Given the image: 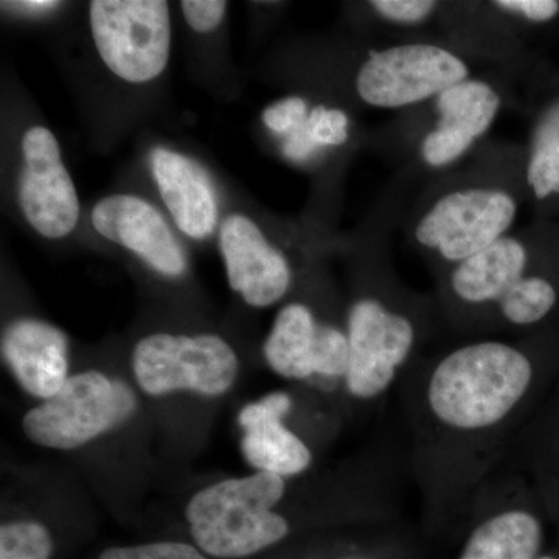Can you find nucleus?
I'll return each instance as SVG.
<instances>
[{"label": "nucleus", "instance_id": "9d476101", "mask_svg": "<svg viewBox=\"0 0 559 559\" xmlns=\"http://www.w3.org/2000/svg\"><path fill=\"white\" fill-rule=\"evenodd\" d=\"M263 353L270 369L286 380L345 384L347 326L323 318L307 301H289L275 316Z\"/></svg>", "mask_w": 559, "mask_h": 559}, {"label": "nucleus", "instance_id": "f257e3e1", "mask_svg": "<svg viewBox=\"0 0 559 559\" xmlns=\"http://www.w3.org/2000/svg\"><path fill=\"white\" fill-rule=\"evenodd\" d=\"M538 331L528 340L477 337L421 356L401 380L412 476L430 527L460 524L509 460L538 380Z\"/></svg>", "mask_w": 559, "mask_h": 559}, {"label": "nucleus", "instance_id": "aec40b11", "mask_svg": "<svg viewBox=\"0 0 559 559\" xmlns=\"http://www.w3.org/2000/svg\"><path fill=\"white\" fill-rule=\"evenodd\" d=\"M53 539L35 521L7 522L0 528V559H50Z\"/></svg>", "mask_w": 559, "mask_h": 559}, {"label": "nucleus", "instance_id": "423d86ee", "mask_svg": "<svg viewBox=\"0 0 559 559\" xmlns=\"http://www.w3.org/2000/svg\"><path fill=\"white\" fill-rule=\"evenodd\" d=\"M286 479L270 473L227 479L201 489L187 506L191 536L202 554L241 559L288 538L290 522L275 510Z\"/></svg>", "mask_w": 559, "mask_h": 559}, {"label": "nucleus", "instance_id": "f3484780", "mask_svg": "<svg viewBox=\"0 0 559 559\" xmlns=\"http://www.w3.org/2000/svg\"><path fill=\"white\" fill-rule=\"evenodd\" d=\"M68 349L64 333L43 320H16L2 337L7 366L36 399H50L69 380Z\"/></svg>", "mask_w": 559, "mask_h": 559}, {"label": "nucleus", "instance_id": "5701e85b", "mask_svg": "<svg viewBox=\"0 0 559 559\" xmlns=\"http://www.w3.org/2000/svg\"><path fill=\"white\" fill-rule=\"evenodd\" d=\"M180 9L190 28L198 33H207L218 27L223 21L227 3L223 0H183Z\"/></svg>", "mask_w": 559, "mask_h": 559}, {"label": "nucleus", "instance_id": "6ab92c4d", "mask_svg": "<svg viewBox=\"0 0 559 559\" xmlns=\"http://www.w3.org/2000/svg\"><path fill=\"white\" fill-rule=\"evenodd\" d=\"M360 20L384 39H433L441 0H370L356 5ZM436 40V39H433Z\"/></svg>", "mask_w": 559, "mask_h": 559}, {"label": "nucleus", "instance_id": "b1692460", "mask_svg": "<svg viewBox=\"0 0 559 559\" xmlns=\"http://www.w3.org/2000/svg\"><path fill=\"white\" fill-rule=\"evenodd\" d=\"M3 5L16 7V9L31 11V13H44V11L57 9L60 2H53V0H22V2H7Z\"/></svg>", "mask_w": 559, "mask_h": 559}, {"label": "nucleus", "instance_id": "dca6fc26", "mask_svg": "<svg viewBox=\"0 0 559 559\" xmlns=\"http://www.w3.org/2000/svg\"><path fill=\"white\" fill-rule=\"evenodd\" d=\"M293 407L289 393L272 392L240 412L242 455L257 473L277 474L289 479L310 468V447L285 425Z\"/></svg>", "mask_w": 559, "mask_h": 559}, {"label": "nucleus", "instance_id": "39448f33", "mask_svg": "<svg viewBox=\"0 0 559 559\" xmlns=\"http://www.w3.org/2000/svg\"><path fill=\"white\" fill-rule=\"evenodd\" d=\"M559 252V219H532L495 245L433 277L444 326L481 336L496 305Z\"/></svg>", "mask_w": 559, "mask_h": 559}, {"label": "nucleus", "instance_id": "f03ea898", "mask_svg": "<svg viewBox=\"0 0 559 559\" xmlns=\"http://www.w3.org/2000/svg\"><path fill=\"white\" fill-rule=\"evenodd\" d=\"M418 179L399 170L352 241L355 289L345 312L349 360L345 392L359 403L388 395L444 326L436 296L409 288L392 259V240Z\"/></svg>", "mask_w": 559, "mask_h": 559}, {"label": "nucleus", "instance_id": "a211bd4d", "mask_svg": "<svg viewBox=\"0 0 559 559\" xmlns=\"http://www.w3.org/2000/svg\"><path fill=\"white\" fill-rule=\"evenodd\" d=\"M151 170L179 230L194 240L209 237L218 221V202L205 173L189 157L167 148L151 153Z\"/></svg>", "mask_w": 559, "mask_h": 559}, {"label": "nucleus", "instance_id": "412c9836", "mask_svg": "<svg viewBox=\"0 0 559 559\" xmlns=\"http://www.w3.org/2000/svg\"><path fill=\"white\" fill-rule=\"evenodd\" d=\"M310 106L311 100H308L305 95H289V97L282 98V100L267 106L263 110L261 120H263L264 127L271 134L282 139L299 127L307 117Z\"/></svg>", "mask_w": 559, "mask_h": 559}, {"label": "nucleus", "instance_id": "7ed1b4c3", "mask_svg": "<svg viewBox=\"0 0 559 559\" xmlns=\"http://www.w3.org/2000/svg\"><path fill=\"white\" fill-rule=\"evenodd\" d=\"M528 205L524 143L488 139L412 194L400 230L432 277L516 229Z\"/></svg>", "mask_w": 559, "mask_h": 559}, {"label": "nucleus", "instance_id": "9b49d317", "mask_svg": "<svg viewBox=\"0 0 559 559\" xmlns=\"http://www.w3.org/2000/svg\"><path fill=\"white\" fill-rule=\"evenodd\" d=\"M455 559H538L544 528L503 466L471 500Z\"/></svg>", "mask_w": 559, "mask_h": 559}, {"label": "nucleus", "instance_id": "a878e982", "mask_svg": "<svg viewBox=\"0 0 559 559\" xmlns=\"http://www.w3.org/2000/svg\"><path fill=\"white\" fill-rule=\"evenodd\" d=\"M538 559H557V558H554V557H539Z\"/></svg>", "mask_w": 559, "mask_h": 559}, {"label": "nucleus", "instance_id": "1a4fd4ad", "mask_svg": "<svg viewBox=\"0 0 559 559\" xmlns=\"http://www.w3.org/2000/svg\"><path fill=\"white\" fill-rule=\"evenodd\" d=\"M238 369L234 348L216 334H151L132 353L135 380L151 396L178 390L219 396L234 385Z\"/></svg>", "mask_w": 559, "mask_h": 559}, {"label": "nucleus", "instance_id": "f8f14e48", "mask_svg": "<svg viewBox=\"0 0 559 559\" xmlns=\"http://www.w3.org/2000/svg\"><path fill=\"white\" fill-rule=\"evenodd\" d=\"M521 112L528 120L527 209L532 219H559V64L547 55L530 75Z\"/></svg>", "mask_w": 559, "mask_h": 559}, {"label": "nucleus", "instance_id": "393cba45", "mask_svg": "<svg viewBox=\"0 0 559 559\" xmlns=\"http://www.w3.org/2000/svg\"><path fill=\"white\" fill-rule=\"evenodd\" d=\"M344 559H381V557L374 558V557H369V555H360V557H349V558H344Z\"/></svg>", "mask_w": 559, "mask_h": 559}, {"label": "nucleus", "instance_id": "ddd939ff", "mask_svg": "<svg viewBox=\"0 0 559 559\" xmlns=\"http://www.w3.org/2000/svg\"><path fill=\"white\" fill-rule=\"evenodd\" d=\"M22 156L17 191L22 213L43 237L60 240L75 229L80 201L58 140L47 128H31L22 138Z\"/></svg>", "mask_w": 559, "mask_h": 559}, {"label": "nucleus", "instance_id": "4468645a", "mask_svg": "<svg viewBox=\"0 0 559 559\" xmlns=\"http://www.w3.org/2000/svg\"><path fill=\"white\" fill-rule=\"evenodd\" d=\"M219 248L230 288L250 307H272L293 289L297 277L293 257L249 216L230 215L224 221Z\"/></svg>", "mask_w": 559, "mask_h": 559}, {"label": "nucleus", "instance_id": "6e6552de", "mask_svg": "<svg viewBox=\"0 0 559 559\" xmlns=\"http://www.w3.org/2000/svg\"><path fill=\"white\" fill-rule=\"evenodd\" d=\"M91 31L110 72L130 83L157 79L170 60V9L164 0H94Z\"/></svg>", "mask_w": 559, "mask_h": 559}, {"label": "nucleus", "instance_id": "2eb2a0df", "mask_svg": "<svg viewBox=\"0 0 559 559\" xmlns=\"http://www.w3.org/2000/svg\"><path fill=\"white\" fill-rule=\"evenodd\" d=\"M92 226L103 238L131 250L160 274L179 277L187 270L186 252L167 221L142 198H105L92 210Z\"/></svg>", "mask_w": 559, "mask_h": 559}, {"label": "nucleus", "instance_id": "0eeeda50", "mask_svg": "<svg viewBox=\"0 0 559 559\" xmlns=\"http://www.w3.org/2000/svg\"><path fill=\"white\" fill-rule=\"evenodd\" d=\"M135 407L138 399L130 385L102 371H83L28 411L22 429L39 447L75 450L127 421Z\"/></svg>", "mask_w": 559, "mask_h": 559}, {"label": "nucleus", "instance_id": "20e7f679", "mask_svg": "<svg viewBox=\"0 0 559 559\" xmlns=\"http://www.w3.org/2000/svg\"><path fill=\"white\" fill-rule=\"evenodd\" d=\"M544 57L480 70L429 100L393 114L367 143L418 180L452 170L491 139L489 132L503 110H521L530 75Z\"/></svg>", "mask_w": 559, "mask_h": 559}, {"label": "nucleus", "instance_id": "4be33fe9", "mask_svg": "<svg viewBox=\"0 0 559 559\" xmlns=\"http://www.w3.org/2000/svg\"><path fill=\"white\" fill-rule=\"evenodd\" d=\"M98 559H207L201 550L183 543H150L140 546L110 547Z\"/></svg>", "mask_w": 559, "mask_h": 559}]
</instances>
